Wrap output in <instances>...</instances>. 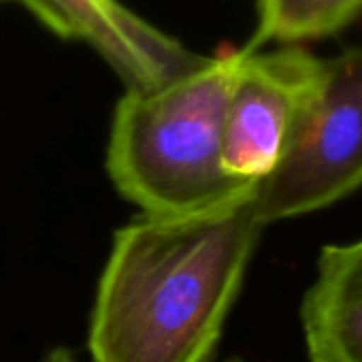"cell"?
<instances>
[{"label":"cell","instance_id":"cell-1","mask_svg":"<svg viewBox=\"0 0 362 362\" xmlns=\"http://www.w3.org/2000/svg\"><path fill=\"white\" fill-rule=\"evenodd\" d=\"M254 190L115 233L90 317L94 362H209L267 228Z\"/></svg>","mask_w":362,"mask_h":362},{"label":"cell","instance_id":"cell-2","mask_svg":"<svg viewBox=\"0 0 362 362\" xmlns=\"http://www.w3.org/2000/svg\"><path fill=\"white\" fill-rule=\"evenodd\" d=\"M241 49L201 58L149 92H126L113 113L107 170L141 216H192L239 199L254 186L222 164L224 122Z\"/></svg>","mask_w":362,"mask_h":362},{"label":"cell","instance_id":"cell-3","mask_svg":"<svg viewBox=\"0 0 362 362\" xmlns=\"http://www.w3.org/2000/svg\"><path fill=\"white\" fill-rule=\"evenodd\" d=\"M362 188V45L324 58L277 166L256 184L264 226L322 211Z\"/></svg>","mask_w":362,"mask_h":362},{"label":"cell","instance_id":"cell-4","mask_svg":"<svg viewBox=\"0 0 362 362\" xmlns=\"http://www.w3.org/2000/svg\"><path fill=\"white\" fill-rule=\"evenodd\" d=\"M324 69L300 45L247 52L230 88L222 164L226 175L243 186H256L277 166L290 130L313 92Z\"/></svg>","mask_w":362,"mask_h":362},{"label":"cell","instance_id":"cell-5","mask_svg":"<svg viewBox=\"0 0 362 362\" xmlns=\"http://www.w3.org/2000/svg\"><path fill=\"white\" fill-rule=\"evenodd\" d=\"M300 326L311 362H362V237L320 250Z\"/></svg>","mask_w":362,"mask_h":362},{"label":"cell","instance_id":"cell-6","mask_svg":"<svg viewBox=\"0 0 362 362\" xmlns=\"http://www.w3.org/2000/svg\"><path fill=\"white\" fill-rule=\"evenodd\" d=\"M256 30L243 45L247 52L332 37L362 13V0H256Z\"/></svg>","mask_w":362,"mask_h":362},{"label":"cell","instance_id":"cell-7","mask_svg":"<svg viewBox=\"0 0 362 362\" xmlns=\"http://www.w3.org/2000/svg\"><path fill=\"white\" fill-rule=\"evenodd\" d=\"M0 3H16V5L24 7V9H26L28 13H33V16L37 18V22L43 26V11H41V7H39L37 0H0Z\"/></svg>","mask_w":362,"mask_h":362},{"label":"cell","instance_id":"cell-8","mask_svg":"<svg viewBox=\"0 0 362 362\" xmlns=\"http://www.w3.org/2000/svg\"><path fill=\"white\" fill-rule=\"evenodd\" d=\"M41 362H77L66 349H54V351H49Z\"/></svg>","mask_w":362,"mask_h":362}]
</instances>
